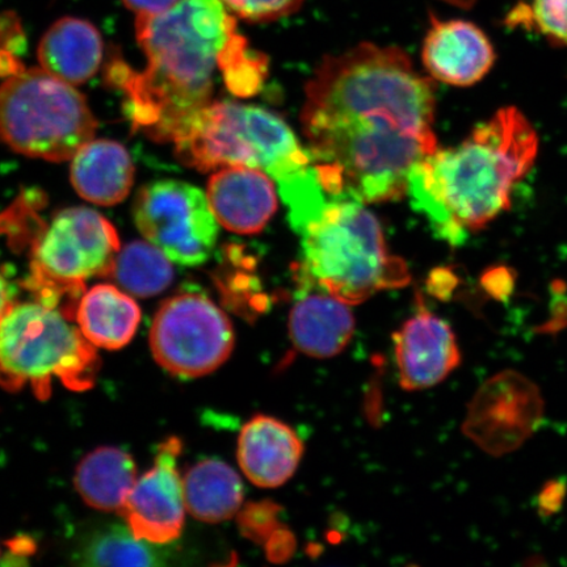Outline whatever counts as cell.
<instances>
[{
    "instance_id": "obj_1",
    "label": "cell",
    "mask_w": 567,
    "mask_h": 567,
    "mask_svg": "<svg viewBox=\"0 0 567 567\" xmlns=\"http://www.w3.org/2000/svg\"><path fill=\"white\" fill-rule=\"evenodd\" d=\"M237 32L223 0H179L158 16H138V45L147 59L134 71L113 56L106 76L126 96L134 130L174 142L210 103L213 76Z\"/></svg>"
},
{
    "instance_id": "obj_2",
    "label": "cell",
    "mask_w": 567,
    "mask_h": 567,
    "mask_svg": "<svg viewBox=\"0 0 567 567\" xmlns=\"http://www.w3.org/2000/svg\"><path fill=\"white\" fill-rule=\"evenodd\" d=\"M434 115L413 104L344 99L301 118L319 184L334 200H399L414 167L437 151Z\"/></svg>"
},
{
    "instance_id": "obj_3",
    "label": "cell",
    "mask_w": 567,
    "mask_h": 567,
    "mask_svg": "<svg viewBox=\"0 0 567 567\" xmlns=\"http://www.w3.org/2000/svg\"><path fill=\"white\" fill-rule=\"evenodd\" d=\"M537 153L535 127L515 106H506L460 145L417 163L408 194L439 238L460 245L467 231L484 229L509 208L513 189Z\"/></svg>"
},
{
    "instance_id": "obj_4",
    "label": "cell",
    "mask_w": 567,
    "mask_h": 567,
    "mask_svg": "<svg viewBox=\"0 0 567 567\" xmlns=\"http://www.w3.org/2000/svg\"><path fill=\"white\" fill-rule=\"evenodd\" d=\"M299 236L308 289L358 305L410 281L405 261L388 251L378 218L360 203L332 198Z\"/></svg>"
},
{
    "instance_id": "obj_5",
    "label": "cell",
    "mask_w": 567,
    "mask_h": 567,
    "mask_svg": "<svg viewBox=\"0 0 567 567\" xmlns=\"http://www.w3.org/2000/svg\"><path fill=\"white\" fill-rule=\"evenodd\" d=\"M184 165L207 173L244 166L259 168L278 188L307 174L313 163L284 120L259 106L209 103L174 141Z\"/></svg>"
},
{
    "instance_id": "obj_6",
    "label": "cell",
    "mask_w": 567,
    "mask_h": 567,
    "mask_svg": "<svg viewBox=\"0 0 567 567\" xmlns=\"http://www.w3.org/2000/svg\"><path fill=\"white\" fill-rule=\"evenodd\" d=\"M95 346L59 309L38 301L13 303L0 318V386L10 392L31 386L39 400L52 382L75 392L95 385Z\"/></svg>"
},
{
    "instance_id": "obj_7",
    "label": "cell",
    "mask_w": 567,
    "mask_h": 567,
    "mask_svg": "<svg viewBox=\"0 0 567 567\" xmlns=\"http://www.w3.org/2000/svg\"><path fill=\"white\" fill-rule=\"evenodd\" d=\"M96 120L70 83L44 69H24L0 86V140L27 157L73 158L94 137Z\"/></svg>"
},
{
    "instance_id": "obj_8",
    "label": "cell",
    "mask_w": 567,
    "mask_h": 567,
    "mask_svg": "<svg viewBox=\"0 0 567 567\" xmlns=\"http://www.w3.org/2000/svg\"><path fill=\"white\" fill-rule=\"evenodd\" d=\"M118 252L115 226L101 213L83 207L62 210L32 246L24 287L35 301L70 319L86 293L84 281L110 276Z\"/></svg>"
},
{
    "instance_id": "obj_9",
    "label": "cell",
    "mask_w": 567,
    "mask_h": 567,
    "mask_svg": "<svg viewBox=\"0 0 567 567\" xmlns=\"http://www.w3.org/2000/svg\"><path fill=\"white\" fill-rule=\"evenodd\" d=\"M234 342L228 316L198 293H182L163 302L151 331L155 360L181 378H202L215 372L229 359Z\"/></svg>"
},
{
    "instance_id": "obj_10",
    "label": "cell",
    "mask_w": 567,
    "mask_h": 567,
    "mask_svg": "<svg viewBox=\"0 0 567 567\" xmlns=\"http://www.w3.org/2000/svg\"><path fill=\"white\" fill-rule=\"evenodd\" d=\"M133 216L142 236L176 265L200 266L215 250L218 221L208 196L193 184H147L134 200Z\"/></svg>"
},
{
    "instance_id": "obj_11",
    "label": "cell",
    "mask_w": 567,
    "mask_h": 567,
    "mask_svg": "<svg viewBox=\"0 0 567 567\" xmlns=\"http://www.w3.org/2000/svg\"><path fill=\"white\" fill-rule=\"evenodd\" d=\"M542 415L543 400L537 388L520 374L503 372L480 390L464 431L481 449L502 455L526 441Z\"/></svg>"
},
{
    "instance_id": "obj_12",
    "label": "cell",
    "mask_w": 567,
    "mask_h": 567,
    "mask_svg": "<svg viewBox=\"0 0 567 567\" xmlns=\"http://www.w3.org/2000/svg\"><path fill=\"white\" fill-rule=\"evenodd\" d=\"M182 443L169 437L159 445L155 464L134 484L122 508L134 536L153 544H167L181 536L186 517L183 480L177 471Z\"/></svg>"
},
{
    "instance_id": "obj_13",
    "label": "cell",
    "mask_w": 567,
    "mask_h": 567,
    "mask_svg": "<svg viewBox=\"0 0 567 567\" xmlns=\"http://www.w3.org/2000/svg\"><path fill=\"white\" fill-rule=\"evenodd\" d=\"M393 339L400 384L410 392L441 384L461 363L451 326L423 308L402 324Z\"/></svg>"
},
{
    "instance_id": "obj_14",
    "label": "cell",
    "mask_w": 567,
    "mask_h": 567,
    "mask_svg": "<svg viewBox=\"0 0 567 567\" xmlns=\"http://www.w3.org/2000/svg\"><path fill=\"white\" fill-rule=\"evenodd\" d=\"M422 60L429 73L451 86H473L492 70V41L476 24L465 20H439L431 16Z\"/></svg>"
},
{
    "instance_id": "obj_15",
    "label": "cell",
    "mask_w": 567,
    "mask_h": 567,
    "mask_svg": "<svg viewBox=\"0 0 567 567\" xmlns=\"http://www.w3.org/2000/svg\"><path fill=\"white\" fill-rule=\"evenodd\" d=\"M272 177L259 168L218 169L208 183V200L217 221L238 234L264 230L278 209Z\"/></svg>"
},
{
    "instance_id": "obj_16",
    "label": "cell",
    "mask_w": 567,
    "mask_h": 567,
    "mask_svg": "<svg viewBox=\"0 0 567 567\" xmlns=\"http://www.w3.org/2000/svg\"><path fill=\"white\" fill-rule=\"evenodd\" d=\"M302 453L303 445L296 432L272 416H254L239 435L240 470L259 487L286 484L299 467Z\"/></svg>"
},
{
    "instance_id": "obj_17",
    "label": "cell",
    "mask_w": 567,
    "mask_h": 567,
    "mask_svg": "<svg viewBox=\"0 0 567 567\" xmlns=\"http://www.w3.org/2000/svg\"><path fill=\"white\" fill-rule=\"evenodd\" d=\"M354 318L349 303L329 293H305L289 316V336L310 358L337 357L351 342Z\"/></svg>"
},
{
    "instance_id": "obj_18",
    "label": "cell",
    "mask_w": 567,
    "mask_h": 567,
    "mask_svg": "<svg viewBox=\"0 0 567 567\" xmlns=\"http://www.w3.org/2000/svg\"><path fill=\"white\" fill-rule=\"evenodd\" d=\"M103 53L101 32L90 21L78 18L55 21L39 45L41 68L75 86L96 74Z\"/></svg>"
},
{
    "instance_id": "obj_19",
    "label": "cell",
    "mask_w": 567,
    "mask_h": 567,
    "mask_svg": "<svg viewBox=\"0 0 567 567\" xmlns=\"http://www.w3.org/2000/svg\"><path fill=\"white\" fill-rule=\"evenodd\" d=\"M73 158L71 183L86 200L110 207L130 195L134 166L131 155L118 142L91 140Z\"/></svg>"
},
{
    "instance_id": "obj_20",
    "label": "cell",
    "mask_w": 567,
    "mask_h": 567,
    "mask_svg": "<svg viewBox=\"0 0 567 567\" xmlns=\"http://www.w3.org/2000/svg\"><path fill=\"white\" fill-rule=\"evenodd\" d=\"M75 318L90 343L99 349L120 350L136 334L141 310L123 290L102 284L83 295Z\"/></svg>"
},
{
    "instance_id": "obj_21",
    "label": "cell",
    "mask_w": 567,
    "mask_h": 567,
    "mask_svg": "<svg viewBox=\"0 0 567 567\" xmlns=\"http://www.w3.org/2000/svg\"><path fill=\"white\" fill-rule=\"evenodd\" d=\"M136 464L130 453L102 446L78 465L74 484L89 506L120 513L136 484Z\"/></svg>"
},
{
    "instance_id": "obj_22",
    "label": "cell",
    "mask_w": 567,
    "mask_h": 567,
    "mask_svg": "<svg viewBox=\"0 0 567 567\" xmlns=\"http://www.w3.org/2000/svg\"><path fill=\"white\" fill-rule=\"evenodd\" d=\"M187 512L205 523H221L239 512L244 484L223 461L208 460L190 467L183 478Z\"/></svg>"
},
{
    "instance_id": "obj_23",
    "label": "cell",
    "mask_w": 567,
    "mask_h": 567,
    "mask_svg": "<svg viewBox=\"0 0 567 567\" xmlns=\"http://www.w3.org/2000/svg\"><path fill=\"white\" fill-rule=\"evenodd\" d=\"M125 292L153 297L169 287L174 269L165 252L152 243L134 240L120 251L111 275Z\"/></svg>"
},
{
    "instance_id": "obj_24",
    "label": "cell",
    "mask_w": 567,
    "mask_h": 567,
    "mask_svg": "<svg viewBox=\"0 0 567 567\" xmlns=\"http://www.w3.org/2000/svg\"><path fill=\"white\" fill-rule=\"evenodd\" d=\"M155 545L134 536L130 527L109 529L95 536L84 557L95 566H154L161 563Z\"/></svg>"
},
{
    "instance_id": "obj_25",
    "label": "cell",
    "mask_w": 567,
    "mask_h": 567,
    "mask_svg": "<svg viewBox=\"0 0 567 567\" xmlns=\"http://www.w3.org/2000/svg\"><path fill=\"white\" fill-rule=\"evenodd\" d=\"M265 54L248 49L244 35H234L223 56L221 68L226 86L238 96L257 94L267 75Z\"/></svg>"
},
{
    "instance_id": "obj_26",
    "label": "cell",
    "mask_w": 567,
    "mask_h": 567,
    "mask_svg": "<svg viewBox=\"0 0 567 567\" xmlns=\"http://www.w3.org/2000/svg\"><path fill=\"white\" fill-rule=\"evenodd\" d=\"M506 24L542 34L556 47L567 48V0H530L508 13Z\"/></svg>"
},
{
    "instance_id": "obj_27",
    "label": "cell",
    "mask_w": 567,
    "mask_h": 567,
    "mask_svg": "<svg viewBox=\"0 0 567 567\" xmlns=\"http://www.w3.org/2000/svg\"><path fill=\"white\" fill-rule=\"evenodd\" d=\"M25 47V38L20 20L12 12L0 16V76L10 78L24 70L20 52Z\"/></svg>"
},
{
    "instance_id": "obj_28",
    "label": "cell",
    "mask_w": 567,
    "mask_h": 567,
    "mask_svg": "<svg viewBox=\"0 0 567 567\" xmlns=\"http://www.w3.org/2000/svg\"><path fill=\"white\" fill-rule=\"evenodd\" d=\"M233 16L250 23H267L292 16L305 0H223Z\"/></svg>"
},
{
    "instance_id": "obj_29",
    "label": "cell",
    "mask_w": 567,
    "mask_h": 567,
    "mask_svg": "<svg viewBox=\"0 0 567 567\" xmlns=\"http://www.w3.org/2000/svg\"><path fill=\"white\" fill-rule=\"evenodd\" d=\"M179 0H123L126 9L136 12V16H158L172 9Z\"/></svg>"
},
{
    "instance_id": "obj_30",
    "label": "cell",
    "mask_w": 567,
    "mask_h": 567,
    "mask_svg": "<svg viewBox=\"0 0 567 567\" xmlns=\"http://www.w3.org/2000/svg\"><path fill=\"white\" fill-rule=\"evenodd\" d=\"M564 496L565 485L555 482V484L545 486L544 492L540 495L542 512L547 515L556 513L563 505Z\"/></svg>"
},
{
    "instance_id": "obj_31",
    "label": "cell",
    "mask_w": 567,
    "mask_h": 567,
    "mask_svg": "<svg viewBox=\"0 0 567 567\" xmlns=\"http://www.w3.org/2000/svg\"><path fill=\"white\" fill-rule=\"evenodd\" d=\"M12 297L11 284L7 280L3 269L0 267V318L12 307Z\"/></svg>"
}]
</instances>
